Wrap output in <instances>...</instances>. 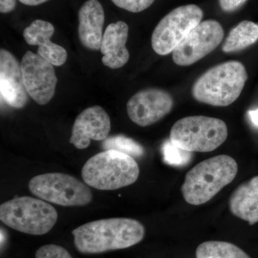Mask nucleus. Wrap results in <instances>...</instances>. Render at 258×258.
Instances as JSON below:
<instances>
[{"label": "nucleus", "mask_w": 258, "mask_h": 258, "mask_svg": "<svg viewBox=\"0 0 258 258\" xmlns=\"http://www.w3.org/2000/svg\"><path fill=\"white\" fill-rule=\"evenodd\" d=\"M0 90L2 98L13 108H22L28 103L21 64L5 49L0 50Z\"/></svg>", "instance_id": "nucleus-13"}, {"label": "nucleus", "mask_w": 258, "mask_h": 258, "mask_svg": "<svg viewBox=\"0 0 258 258\" xmlns=\"http://www.w3.org/2000/svg\"><path fill=\"white\" fill-rule=\"evenodd\" d=\"M79 37L81 44L92 50H101L105 13L98 0H87L79 11Z\"/></svg>", "instance_id": "nucleus-15"}, {"label": "nucleus", "mask_w": 258, "mask_h": 258, "mask_svg": "<svg viewBox=\"0 0 258 258\" xmlns=\"http://www.w3.org/2000/svg\"><path fill=\"white\" fill-rule=\"evenodd\" d=\"M20 3L28 6H37L46 3L49 0H19Z\"/></svg>", "instance_id": "nucleus-26"}, {"label": "nucleus", "mask_w": 258, "mask_h": 258, "mask_svg": "<svg viewBox=\"0 0 258 258\" xmlns=\"http://www.w3.org/2000/svg\"><path fill=\"white\" fill-rule=\"evenodd\" d=\"M57 212L50 204L39 199L20 197L0 206V220L13 230L32 235H42L52 230Z\"/></svg>", "instance_id": "nucleus-6"}, {"label": "nucleus", "mask_w": 258, "mask_h": 258, "mask_svg": "<svg viewBox=\"0 0 258 258\" xmlns=\"http://www.w3.org/2000/svg\"><path fill=\"white\" fill-rule=\"evenodd\" d=\"M113 4L131 13H138L147 10L155 0H111Z\"/></svg>", "instance_id": "nucleus-23"}, {"label": "nucleus", "mask_w": 258, "mask_h": 258, "mask_svg": "<svg viewBox=\"0 0 258 258\" xmlns=\"http://www.w3.org/2000/svg\"><path fill=\"white\" fill-rule=\"evenodd\" d=\"M164 157L166 161L169 164H182L186 162L191 157V152H186L175 147L171 141L166 142L164 145Z\"/></svg>", "instance_id": "nucleus-21"}, {"label": "nucleus", "mask_w": 258, "mask_h": 258, "mask_svg": "<svg viewBox=\"0 0 258 258\" xmlns=\"http://www.w3.org/2000/svg\"><path fill=\"white\" fill-rule=\"evenodd\" d=\"M197 258H250L235 244L224 241H207L196 250Z\"/></svg>", "instance_id": "nucleus-19"}, {"label": "nucleus", "mask_w": 258, "mask_h": 258, "mask_svg": "<svg viewBox=\"0 0 258 258\" xmlns=\"http://www.w3.org/2000/svg\"><path fill=\"white\" fill-rule=\"evenodd\" d=\"M203 11L195 5L179 7L158 23L152 36L153 50L160 55L172 52L195 27L201 23Z\"/></svg>", "instance_id": "nucleus-8"}, {"label": "nucleus", "mask_w": 258, "mask_h": 258, "mask_svg": "<svg viewBox=\"0 0 258 258\" xmlns=\"http://www.w3.org/2000/svg\"><path fill=\"white\" fill-rule=\"evenodd\" d=\"M139 166L132 156L118 151L105 150L90 158L83 166L86 184L99 190H115L136 182Z\"/></svg>", "instance_id": "nucleus-4"}, {"label": "nucleus", "mask_w": 258, "mask_h": 258, "mask_svg": "<svg viewBox=\"0 0 258 258\" xmlns=\"http://www.w3.org/2000/svg\"><path fill=\"white\" fill-rule=\"evenodd\" d=\"M128 36V26L124 22L118 21L108 25L102 38V62L106 67L118 69L124 66L129 60L128 50L125 47Z\"/></svg>", "instance_id": "nucleus-16"}, {"label": "nucleus", "mask_w": 258, "mask_h": 258, "mask_svg": "<svg viewBox=\"0 0 258 258\" xmlns=\"http://www.w3.org/2000/svg\"><path fill=\"white\" fill-rule=\"evenodd\" d=\"M247 1V0H219V4L223 11L231 13L240 8Z\"/></svg>", "instance_id": "nucleus-24"}, {"label": "nucleus", "mask_w": 258, "mask_h": 258, "mask_svg": "<svg viewBox=\"0 0 258 258\" xmlns=\"http://www.w3.org/2000/svg\"><path fill=\"white\" fill-rule=\"evenodd\" d=\"M109 115L102 107L95 106L81 112L75 120L70 143L78 149L89 147L91 141H104L111 132Z\"/></svg>", "instance_id": "nucleus-12"}, {"label": "nucleus", "mask_w": 258, "mask_h": 258, "mask_svg": "<svg viewBox=\"0 0 258 258\" xmlns=\"http://www.w3.org/2000/svg\"><path fill=\"white\" fill-rule=\"evenodd\" d=\"M238 171L233 158L226 154L210 158L190 169L181 186V193L189 205H203L230 184Z\"/></svg>", "instance_id": "nucleus-2"}, {"label": "nucleus", "mask_w": 258, "mask_h": 258, "mask_svg": "<svg viewBox=\"0 0 258 258\" xmlns=\"http://www.w3.org/2000/svg\"><path fill=\"white\" fill-rule=\"evenodd\" d=\"M229 207L232 215L249 225L258 222V175L236 188L231 195Z\"/></svg>", "instance_id": "nucleus-17"}, {"label": "nucleus", "mask_w": 258, "mask_h": 258, "mask_svg": "<svg viewBox=\"0 0 258 258\" xmlns=\"http://www.w3.org/2000/svg\"><path fill=\"white\" fill-rule=\"evenodd\" d=\"M102 147L105 150L118 151L125 153L132 157H139L143 154L144 149L140 144L132 139L128 138L124 136H114L108 137L103 141Z\"/></svg>", "instance_id": "nucleus-20"}, {"label": "nucleus", "mask_w": 258, "mask_h": 258, "mask_svg": "<svg viewBox=\"0 0 258 258\" xmlns=\"http://www.w3.org/2000/svg\"><path fill=\"white\" fill-rule=\"evenodd\" d=\"M245 67L239 61L217 64L202 75L191 88L194 98L210 106H230L239 98L247 81Z\"/></svg>", "instance_id": "nucleus-3"}, {"label": "nucleus", "mask_w": 258, "mask_h": 258, "mask_svg": "<svg viewBox=\"0 0 258 258\" xmlns=\"http://www.w3.org/2000/svg\"><path fill=\"white\" fill-rule=\"evenodd\" d=\"M223 28L214 20L201 22L172 52V58L180 66H191L215 50L224 38Z\"/></svg>", "instance_id": "nucleus-9"}, {"label": "nucleus", "mask_w": 258, "mask_h": 258, "mask_svg": "<svg viewBox=\"0 0 258 258\" xmlns=\"http://www.w3.org/2000/svg\"><path fill=\"white\" fill-rule=\"evenodd\" d=\"M76 249L83 254H100L128 248L143 240L145 228L131 218H110L88 222L72 232Z\"/></svg>", "instance_id": "nucleus-1"}, {"label": "nucleus", "mask_w": 258, "mask_h": 258, "mask_svg": "<svg viewBox=\"0 0 258 258\" xmlns=\"http://www.w3.org/2000/svg\"><path fill=\"white\" fill-rule=\"evenodd\" d=\"M55 28L49 22L37 20L24 30L23 36L30 45L38 46L37 53L47 62L55 66H62L67 60L66 49L51 42Z\"/></svg>", "instance_id": "nucleus-14"}, {"label": "nucleus", "mask_w": 258, "mask_h": 258, "mask_svg": "<svg viewBox=\"0 0 258 258\" xmlns=\"http://www.w3.org/2000/svg\"><path fill=\"white\" fill-rule=\"evenodd\" d=\"M248 114L252 123L255 125L256 126H258V108L257 109L253 110V111H249Z\"/></svg>", "instance_id": "nucleus-27"}, {"label": "nucleus", "mask_w": 258, "mask_h": 258, "mask_svg": "<svg viewBox=\"0 0 258 258\" xmlns=\"http://www.w3.org/2000/svg\"><path fill=\"white\" fill-rule=\"evenodd\" d=\"M174 100L169 93L159 88H149L136 93L127 103L130 119L139 126H149L169 114Z\"/></svg>", "instance_id": "nucleus-11"}, {"label": "nucleus", "mask_w": 258, "mask_h": 258, "mask_svg": "<svg viewBox=\"0 0 258 258\" xmlns=\"http://www.w3.org/2000/svg\"><path fill=\"white\" fill-rule=\"evenodd\" d=\"M16 7V0H0V12L3 14L13 11Z\"/></svg>", "instance_id": "nucleus-25"}, {"label": "nucleus", "mask_w": 258, "mask_h": 258, "mask_svg": "<svg viewBox=\"0 0 258 258\" xmlns=\"http://www.w3.org/2000/svg\"><path fill=\"white\" fill-rule=\"evenodd\" d=\"M228 129L219 118L192 115L173 125L170 141L175 147L189 152H210L225 142Z\"/></svg>", "instance_id": "nucleus-5"}, {"label": "nucleus", "mask_w": 258, "mask_h": 258, "mask_svg": "<svg viewBox=\"0 0 258 258\" xmlns=\"http://www.w3.org/2000/svg\"><path fill=\"white\" fill-rule=\"evenodd\" d=\"M35 258H74L64 247L50 244L37 249Z\"/></svg>", "instance_id": "nucleus-22"}, {"label": "nucleus", "mask_w": 258, "mask_h": 258, "mask_svg": "<svg viewBox=\"0 0 258 258\" xmlns=\"http://www.w3.org/2000/svg\"><path fill=\"white\" fill-rule=\"evenodd\" d=\"M20 64L29 96L37 104L46 105L53 98L57 83L53 64L31 51L26 52Z\"/></svg>", "instance_id": "nucleus-10"}, {"label": "nucleus", "mask_w": 258, "mask_h": 258, "mask_svg": "<svg viewBox=\"0 0 258 258\" xmlns=\"http://www.w3.org/2000/svg\"><path fill=\"white\" fill-rule=\"evenodd\" d=\"M29 189L37 198L63 207L85 206L93 200L88 184L63 173L35 176L29 182Z\"/></svg>", "instance_id": "nucleus-7"}, {"label": "nucleus", "mask_w": 258, "mask_h": 258, "mask_svg": "<svg viewBox=\"0 0 258 258\" xmlns=\"http://www.w3.org/2000/svg\"><path fill=\"white\" fill-rule=\"evenodd\" d=\"M258 40V24L244 20L229 32L222 50L225 53L238 52L253 45Z\"/></svg>", "instance_id": "nucleus-18"}]
</instances>
